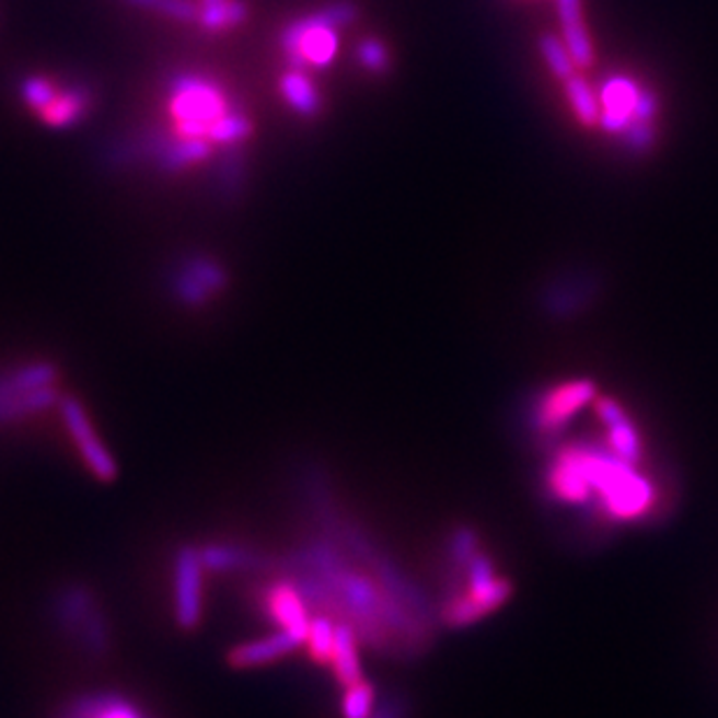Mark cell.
Instances as JSON below:
<instances>
[{
	"mask_svg": "<svg viewBox=\"0 0 718 718\" xmlns=\"http://www.w3.org/2000/svg\"><path fill=\"white\" fill-rule=\"evenodd\" d=\"M54 628L86 658H105L112 649V623L91 586L70 581L51 595Z\"/></svg>",
	"mask_w": 718,
	"mask_h": 718,
	"instance_id": "6da1fadb",
	"label": "cell"
},
{
	"mask_svg": "<svg viewBox=\"0 0 718 718\" xmlns=\"http://www.w3.org/2000/svg\"><path fill=\"white\" fill-rule=\"evenodd\" d=\"M59 368L49 361H31L0 372V428L24 424L59 407Z\"/></svg>",
	"mask_w": 718,
	"mask_h": 718,
	"instance_id": "7a4b0ae2",
	"label": "cell"
},
{
	"mask_svg": "<svg viewBox=\"0 0 718 718\" xmlns=\"http://www.w3.org/2000/svg\"><path fill=\"white\" fill-rule=\"evenodd\" d=\"M356 16V8L351 3H335L316 14H310L300 22L291 24L281 33V47L291 56L298 70L305 66L324 68L333 61L337 51V28L347 26Z\"/></svg>",
	"mask_w": 718,
	"mask_h": 718,
	"instance_id": "3957f363",
	"label": "cell"
},
{
	"mask_svg": "<svg viewBox=\"0 0 718 718\" xmlns=\"http://www.w3.org/2000/svg\"><path fill=\"white\" fill-rule=\"evenodd\" d=\"M170 115L177 121L180 138L210 140L212 126L229 112L219 86L200 78H180L170 89Z\"/></svg>",
	"mask_w": 718,
	"mask_h": 718,
	"instance_id": "277c9868",
	"label": "cell"
},
{
	"mask_svg": "<svg viewBox=\"0 0 718 718\" xmlns=\"http://www.w3.org/2000/svg\"><path fill=\"white\" fill-rule=\"evenodd\" d=\"M512 595V583L496 577L490 565L482 558L472 563L470 577L459 593H453L444 604V621L451 628H465L482 621L490 612L500 610Z\"/></svg>",
	"mask_w": 718,
	"mask_h": 718,
	"instance_id": "5b68a950",
	"label": "cell"
},
{
	"mask_svg": "<svg viewBox=\"0 0 718 718\" xmlns=\"http://www.w3.org/2000/svg\"><path fill=\"white\" fill-rule=\"evenodd\" d=\"M56 409H59L61 424L89 475L103 484L115 482L119 475L117 459L112 456V451L105 447L96 426L91 424L84 403L78 395L63 393V398Z\"/></svg>",
	"mask_w": 718,
	"mask_h": 718,
	"instance_id": "8992f818",
	"label": "cell"
},
{
	"mask_svg": "<svg viewBox=\"0 0 718 718\" xmlns=\"http://www.w3.org/2000/svg\"><path fill=\"white\" fill-rule=\"evenodd\" d=\"M205 572L198 546H180L173 556V616L180 630L192 633L202 623Z\"/></svg>",
	"mask_w": 718,
	"mask_h": 718,
	"instance_id": "52a82bcc",
	"label": "cell"
},
{
	"mask_svg": "<svg viewBox=\"0 0 718 718\" xmlns=\"http://www.w3.org/2000/svg\"><path fill=\"white\" fill-rule=\"evenodd\" d=\"M258 602H260V610L268 614V618L277 628L300 637L302 647H305L312 616L305 598L300 595L296 583L289 577L273 575V581L260 589Z\"/></svg>",
	"mask_w": 718,
	"mask_h": 718,
	"instance_id": "ba28073f",
	"label": "cell"
},
{
	"mask_svg": "<svg viewBox=\"0 0 718 718\" xmlns=\"http://www.w3.org/2000/svg\"><path fill=\"white\" fill-rule=\"evenodd\" d=\"M200 549V558L207 572H231V575H275L279 568V556L263 554L254 546L240 542H207Z\"/></svg>",
	"mask_w": 718,
	"mask_h": 718,
	"instance_id": "9c48e42d",
	"label": "cell"
},
{
	"mask_svg": "<svg viewBox=\"0 0 718 718\" xmlns=\"http://www.w3.org/2000/svg\"><path fill=\"white\" fill-rule=\"evenodd\" d=\"M595 398L598 389L591 380L563 382L542 395L537 407V426L542 430L556 432L563 426H568L586 405L595 403Z\"/></svg>",
	"mask_w": 718,
	"mask_h": 718,
	"instance_id": "30bf717a",
	"label": "cell"
},
{
	"mask_svg": "<svg viewBox=\"0 0 718 718\" xmlns=\"http://www.w3.org/2000/svg\"><path fill=\"white\" fill-rule=\"evenodd\" d=\"M225 275L215 260L194 258L184 263V268L175 275L173 291L184 305H202L215 293L223 291Z\"/></svg>",
	"mask_w": 718,
	"mask_h": 718,
	"instance_id": "8fae6325",
	"label": "cell"
},
{
	"mask_svg": "<svg viewBox=\"0 0 718 718\" xmlns=\"http://www.w3.org/2000/svg\"><path fill=\"white\" fill-rule=\"evenodd\" d=\"M302 647V639L287 633V630H279L273 635H266L260 639H252V641H244V645H235L225 660H229V665L235 670H250V668H263L268 663H275V660L287 658L289 653H293L296 649Z\"/></svg>",
	"mask_w": 718,
	"mask_h": 718,
	"instance_id": "7c38bea8",
	"label": "cell"
},
{
	"mask_svg": "<svg viewBox=\"0 0 718 718\" xmlns=\"http://www.w3.org/2000/svg\"><path fill=\"white\" fill-rule=\"evenodd\" d=\"M639 89L628 78H612L602 84V112L600 126L607 134H626L633 124V109Z\"/></svg>",
	"mask_w": 718,
	"mask_h": 718,
	"instance_id": "4fadbf2b",
	"label": "cell"
},
{
	"mask_svg": "<svg viewBox=\"0 0 718 718\" xmlns=\"http://www.w3.org/2000/svg\"><path fill=\"white\" fill-rule=\"evenodd\" d=\"M59 718H147L138 705L119 693H86L70 700Z\"/></svg>",
	"mask_w": 718,
	"mask_h": 718,
	"instance_id": "5bb4252c",
	"label": "cell"
},
{
	"mask_svg": "<svg viewBox=\"0 0 718 718\" xmlns=\"http://www.w3.org/2000/svg\"><path fill=\"white\" fill-rule=\"evenodd\" d=\"M558 16L563 26L565 45H568L577 68H589L593 63V45L581 16V0H558Z\"/></svg>",
	"mask_w": 718,
	"mask_h": 718,
	"instance_id": "9a60e30c",
	"label": "cell"
},
{
	"mask_svg": "<svg viewBox=\"0 0 718 718\" xmlns=\"http://www.w3.org/2000/svg\"><path fill=\"white\" fill-rule=\"evenodd\" d=\"M337 623V621H335ZM358 635L347 623H337L335 626V647H333V660L331 670L337 679L339 686H351L361 682L363 668H361V656H358Z\"/></svg>",
	"mask_w": 718,
	"mask_h": 718,
	"instance_id": "2e32d148",
	"label": "cell"
},
{
	"mask_svg": "<svg viewBox=\"0 0 718 718\" xmlns=\"http://www.w3.org/2000/svg\"><path fill=\"white\" fill-rule=\"evenodd\" d=\"M210 142L207 138H177L173 142H161L159 149V159L161 165L167 170H182L188 163L202 161L207 154H210Z\"/></svg>",
	"mask_w": 718,
	"mask_h": 718,
	"instance_id": "e0dca14e",
	"label": "cell"
},
{
	"mask_svg": "<svg viewBox=\"0 0 718 718\" xmlns=\"http://www.w3.org/2000/svg\"><path fill=\"white\" fill-rule=\"evenodd\" d=\"M89 105V93L84 89H72L68 93H59L43 112V121L56 128H63L78 121Z\"/></svg>",
	"mask_w": 718,
	"mask_h": 718,
	"instance_id": "ac0fdd59",
	"label": "cell"
},
{
	"mask_svg": "<svg viewBox=\"0 0 718 718\" xmlns=\"http://www.w3.org/2000/svg\"><path fill=\"white\" fill-rule=\"evenodd\" d=\"M335 626L337 623L326 614L312 616L310 630L305 637V649H308L310 658L314 660V665L331 668L333 647H335Z\"/></svg>",
	"mask_w": 718,
	"mask_h": 718,
	"instance_id": "d6986e66",
	"label": "cell"
},
{
	"mask_svg": "<svg viewBox=\"0 0 718 718\" xmlns=\"http://www.w3.org/2000/svg\"><path fill=\"white\" fill-rule=\"evenodd\" d=\"M281 93H285V99L289 101V105L300 112V115L312 117L319 112V93L314 89V84L302 74L298 68L287 72L285 78L279 82Z\"/></svg>",
	"mask_w": 718,
	"mask_h": 718,
	"instance_id": "ffe728a7",
	"label": "cell"
},
{
	"mask_svg": "<svg viewBox=\"0 0 718 718\" xmlns=\"http://www.w3.org/2000/svg\"><path fill=\"white\" fill-rule=\"evenodd\" d=\"M565 93H568V101L570 107L575 112V117L579 119L581 126L591 128L600 121V107H598V99L593 89L589 86L583 78L579 74H572L570 80H565Z\"/></svg>",
	"mask_w": 718,
	"mask_h": 718,
	"instance_id": "44dd1931",
	"label": "cell"
},
{
	"mask_svg": "<svg viewBox=\"0 0 718 718\" xmlns=\"http://www.w3.org/2000/svg\"><path fill=\"white\" fill-rule=\"evenodd\" d=\"M540 51L544 56V61L546 66H549V70L556 74L558 80H570L572 74H575V61H572V54L568 49V45H565L560 37L552 35V33H546L540 37Z\"/></svg>",
	"mask_w": 718,
	"mask_h": 718,
	"instance_id": "7402d4cb",
	"label": "cell"
},
{
	"mask_svg": "<svg viewBox=\"0 0 718 718\" xmlns=\"http://www.w3.org/2000/svg\"><path fill=\"white\" fill-rule=\"evenodd\" d=\"M343 718H370L374 711V688L368 679H361L345 688L343 695Z\"/></svg>",
	"mask_w": 718,
	"mask_h": 718,
	"instance_id": "603a6c76",
	"label": "cell"
},
{
	"mask_svg": "<svg viewBox=\"0 0 718 718\" xmlns=\"http://www.w3.org/2000/svg\"><path fill=\"white\" fill-rule=\"evenodd\" d=\"M244 16H247V8H244L242 3H235V0H221V3H217V5L202 8L198 22L205 28L217 31V28H229V26L244 22Z\"/></svg>",
	"mask_w": 718,
	"mask_h": 718,
	"instance_id": "cb8c5ba5",
	"label": "cell"
},
{
	"mask_svg": "<svg viewBox=\"0 0 718 718\" xmlns=\"http://www.w3.org/2000/svg\"><path fill=\"white\" fill-rule=\"evenodd\" d=\"M250 134H252V124H250L247 117L225 115L212 126L210 140L219 142V144H235V142L247 138Z\"/></svg>",
	"mask_w": 718,
	"mask_h": 718,
	"instance_id": "d4e9b609",
	"label": "cell"
},
{
	"mask_svg": "<svg viewBox=\"0 0 718 718\" xmlns=\"http://www.w3.org/2000/svg\"><path fill=\"white\" fill-rule=\"evenodd\" d=\"M128 3L163 12L167 16L180 19V22H194V19L200 16L198 8L194 3H188V0H128Z\"/></svg>",
	"mask_w": 718,
	"mask_h": 718,
	"instance_id": "484cf974",
	"label": "cell"
},
{
	"mask_svg": "<svg viewBox=\"0 0 718 718\" xmlns=\"http://www.w3.org/2000/svg\"><path fill=\"white\" fill-rule=\"evenodd\" d=\"M22 96L33 109L43 112L56 96H59V91H56V86L43 78H31L22 84Z\"/></svg>",
	"mask_w": 718,
	"mask_h": 718,
	"instance_id": "4316f807",
	"label": "cell"
},
{
	"mask_svg": "<svg viewBox=\"0 0 718 718\" xmlns=\"http://www.w3.org/2000/svg\"><path fill=\"white\" fill-rule=\"evenodd\" d=\"M358 61H361L372 72H384L389 66V51L382 43L366 40L358 45Z\"/></svg>",
	"mask_w": 718,
	"mask_h": 718,
	"instance_id": "83f0119b",
	"label": "cell"
},
{
	"mask_svg": "<svg viewBox=\"0 0 718 718\" xmlns=\"http://www.w3.org/2000/svg\"><path fill=\"white\" fill-rule=\"evenodd\" d=\"M626 138H628V144L635 149V151H647L653 142V130H651V124H645V121H633L626 130Z\"/></svg>",
	"mask_w": 718,
	"mask_h": 718,
	"instance_id": "f1b7e54d",
	"label": "cell"
},
{
	"mask_svg": "<svg viewBox=\"0 0 718 718\" xmlns=\"http://www.w3.org/2000/svg\"><path fill=\"white\" fill-rule=\"evenodd\" d=\"M656 107H658V101H656L653 93L651 91H639L635 109H633V121L651 124V119L656 115Z\"/></svg>",
	"mask_w": 718,
	"mask_h": 718,
	"instance_id": "f546056e",
	"label": "cell"
},
{
	"mask_svg": "<svg viewBox=\"0 0 718 718\" xmlns=\"http://www.w3.org/2000/svg\"><path fill=\"white\" fill-rule=\"evenodd\" d=\"M202 3H205V8H210V5H217V3H221V0H202Z\"/></svg>",
	"mask_w": 718,
	"mask_h": 718,
	"instance_id": "4dcf8cb0",
	"label": "cell"
}]
</instances>
